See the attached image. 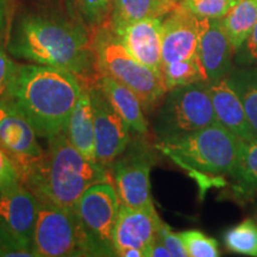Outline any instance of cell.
<instances>
[{
    "mask_svg": "<svg viewBox=\"0 0 257 257\" xmlns=\"http://www.w3.org/2000/svg\"><path fill=\"white\" fill-rule=\"evenodd\" d=\"M8 50L18 59L68 70L80 80H93L98 73L86 31L62 19L23 16L12 31Z\"/></svg>",
    "mask_w": 257,
    "mask_h": 257,
    "instance_id": "obj_1",
    "label": "cell"
},
{
    "mask_svg": "<svg viewBox=\"0 0 257 257\" xmlns=\"http://www.w3.org/2000/svg\"><path fill=\"white\" fill-rule=\"evenodd\" d=\"M82 89L80 79L68 70L23 64L17 67L9 99L30 121L37 136L49 140L66 130Z\"/></svg>",
    "mask_w": 257,
    "mask_h": 257,
    "instance_id": "obj_2",
    "label": "cell"
},
{
    "mask_svg": "<svg viewBox=\"0 0 257 257\" xmlns=\"http://www.w3.org/2000/svg\"><path fill=\"white\" fill-rule=\"evenodd\" d=\"M21 182L38 200L74 210L93 185L111 182L104 165L86 159L74 148L64 131L48 140V149L21 174Z\"/></svg>",
    "mask_w": 257,
    "mask_h": 257,
    "instance_id": "obj_3",
    "label": "cell"
},
{
    "mask_svg": "<svg viewBox=\"0 0 257 257\" xmlns=\"http://www.w3.org/2000/svg\"><path fill=\"white\" fill-rule=\"evenodd\" d=\"M92 47L98 75L110 76L134 91L144 110H152L168 93L162 74L135 59L111 25L96 29Z\"/></svg>",
    "mask_w": 257,
    "mask_h": 257,
    "instance_id": "obj_4",
    "label": "cell"
},
{
    "mask_svg": "<svg viewBox=\"0 0 257 257\" xmlns=\"http://www.w3.org/2000/svg\"><path fill=\"white\" fill-rule=\"evenodd\" d=\"M242 140L220 124L161 140L157 148L179 165L208 174L232 175Z\"/></svg>",
    "mask_w": 257,
    "mask_h": 257,
    "instance_id": "obj_5",
    "label": "cell"
},
{
    "mask_svg": "<svg viewBox=\"0 0 257 257\" xmlns=\"http://www.w3.org/2000/svg\"><path fill=\"white\" fill-rule=\"evenodd\" d=\"M219 124L207 82H197L168 91L155 120V131L161 140L180 136Z\"/></svg>",
    "mask_w": 257,
    "mask_h": 257,
    "instance_id": "obj_6",
    "label": "cell"
},
{
    "mask_svg": "<svg viewBox=\"0 0 257 257\" xmlns=\"http://www.w3.org/2000/svg\"><path fill=\"white\" fill-rule=\"evenodd\" d=\"M120 208L114 185H93L76 202L75 210L89 256H115L113 232Z\"/></svg>",
    "mask_w": 257,
    "mask_h": 257,
    "instance_id": "obj_7",
    "label": "cell"
},
{
    "mask_svg": "<svg viewBox=\"0 0 257 257\" xmlns=\"http://www.w3.org/2000/svg\"><path fill=\"white\" fill-rule=\"evenodd\" d=\"M37 257L89 256L75 210L41 202L34 231Z\"/></svg>",
    "mask_w": 257,
    "mask_h": 257,
    "instance_id": "obj_8",
    "label": "cell"
},
{
    "mask_svg": "<svg viewBox=\"0 0 257 257\" xmlns=\"http://www.w3.org/2000/svg\"><path fill=\"white\" fill-rule=\"evenodd\" d=\"M112 179L120 204L128 207H153L150 172L154 156L141 142L135 143L114 160Z\"/></svg>",
    "mask_w": 257,
    "mask_h": 257,
    "instance_id": "obj_9",
    "label": "cell"
},
{
    "mask_svg": "<svg viewBox=\"0 0 257 257\" xmlns=\"http://www.w3.org/2000/svg\"><path fill=\"white\" fill-rule=\"evenodd\" d=\"M87 87L94 113L96 161L104 166L111 165L128 147L131 127L95 81Z\"/></svg>",
    "mask_w": 257,
    "mask_h": 257,
    "instance_id": "obj_10",
    "label": "cell"
},
{
    "mask_svg": "<svg viewBox=\"0 0 257 257\" xmlns=\"http://www.w3.org/2000/svg\"><path fill=\"white\" fill-rule=\"evenodd\" d=\"M0 148L15 161L21 174L44 154L35 128L9 98L0 101Z\"/></svg>",
    "mask_w": 257,
    "mask_h": 257,
    "instance_id": "obj_11",
    "label": "cell"
},
{
    "mask_svg": "<svg viewBox=\"0 0 257 257\" xmlns=\"http://www.w3.org/2000/svg\"><path fill=\"white\" fill-rule=\"evenodd\" d=\"M162 220L153 207H128L120 204L113 232L115 256L126 250H138L149 256L153 244L159 237Z\"/></svg>",
    "mask_w": 257,
    "mask_h": 257,
    "instance_id": "obj_12",
    "label": "cell"
},
{
    "mask_svg": "<svg viewBox=\"0 0 257 257\" xmlns=\"http://www.w3.org/2000/svg\"><path fill=\"white\" fill-rule=\"evenodd\" d=\"M40 204L36 195L22 182L0 189V217L10 232L31 248Z\"/></svg>",
    "mask_w": 257,
    "mask_h": 257,
    "instance_id": "obj_13",
    "label": "cell"
},
{
    "mask_svg": "<svg viewBox=\"0 0 257 257\" xmlns=\"http://www.w3.org/2000/svg\"><path fill=\"white\" fill-rule=\"evenodd\" d=\"M201 19L176 5L162 23V62L169 63L195 56Z\"/></svg>",
    "mask_w": 257,
    "mask_h": 257,
    "instance_id": "obj_14",
    "label": "cell"
},
{
    "mask_svg": "<svg viewBox=\"0 0 257 257\" xmlns=\"http://www.w3.org/2000/svg\"><path fill=\"white\" fill-rule=\"evenodd\" d=\"M162 18L149 17L111 27L135 59L162 74Z\"/></svg>",
    "mask_w": 257,
    "mask_h": 257,
    "instance_id": "obj_15",
    "label": "cell"
},
{
    "mask_svg": "<svg viewBox=\"0 0 257 257\" xmlns=\"http://www.w3.org/2000/svg\"><path fill=\"white\" fill-rule=\"evenodd\" d=\"M201 19L197 55L208 82L229 76L233 69L234 51L221 19Z\"/></svg>",
    "mask_w": 257,
    "mask_h": 257,
    "instance_id": "obj_16",
    "label": "cell"
},
{
    "mask_svg": "<svg viewBox=\"0 0 257 257\" xmlns=\"http://www.w3.org/2000/svg\"><path fill=\"white\" fill-rule=\"evenodd\" d=\"M207 86L219 124L245 142L257 138L243 102L229 76L207 82Z\"/></svg>",
    "mask_w": 257,
    "mask_h": 257,
    "instance_id": "obj_17",
    "label": "cell"
},
{
    "mask_svg": "<svg viewBox=\"0 0 257 257\" xmlns=\"http://www.w3.org/2000/svg\"><path fill=\"white\" fill-rule=\"evenodd\" d=\"M64 133L74 148H76L86 159L98 162L95 153L94 113L88 87H83L69 115Z\"/></svg>",
    "mask_w": 257,
    "mask_h": 257,
    "instance_id": "obj_18",
    "label": "cell"
},
{
    "mask_svg": "<svg viewBox=\"0 0 257 257\" xmlns=\"http://www.w3.org/2000/svg\"><path fill=\"white\" fill-rule=\"evenodd\" d=\"M95 83L105 93L114 110L130 125L131 130L140 135L148 133V123L144 117L143 105L136 93L123 83L106 75L99 76L95 80Z\"/></svg>",
    "mask_w": 257,
    "mask_h": 257,
    "instance_id": "obj_19",
    "label": "cell"
},
{
    "mask_svg": "<svg viewBox=\"0 0 257 257\" xmlns=\"http://www.w3.org/2000/svg\"><path fill=\"white\" fill-rule=\"evenodd\" d=\"M176 5L175 0H113L111 27H119L143 18H162Z\"/></svg>",
    "mask_w": 257,
    "mask_h": 257,
    "instance_id": "obj_20",
    "label": "cell"
},
{
    "mask_svg": "<svg viewBox=\"0 0 257 257\" xmlns=\"http://www.w3.org/2000/svg\"><path fill=\"white\" fill-rule=\"evenodd\" d=\"M221 22L236 54L257 23V0H239Z\"/></svg>",
    "mask_w": 257,
    "mask_h": 257,
    "instance_id": "obj_21",
    "label": "cell"
},
{
    "mask_svg": "<svg viewBox=\"0 0 257 257\" xmlns=\"http://www.w3.org/2000/svg\"><path fill=\"white\" fill-rule=\"evenodd\" d=\"M229 78L243 102L250 125L257 135V66L233 68Z\"/></svg>",
    "mask_w": 257,
    "mask_h": 257,
    "instance_id": "obj_22",
    "label": "cell"
},
{
    "mask_svg": "<svg viewBox=\"0 0 257 257\" xmlns=\"http://www.w3.org/2000/svg\"><path fill=\"white\" fill-rule=\"evenodd\" d=\"M162 78L168 91L197 82H208L197 54L191 59L162 64Z\"/></svg>",
    "mask_w": 257,
    "mask_h": 257,
    "instance_id": "obj_23",
    "label": "cell"
},
{
    "mask_svg": "<svg viewBox=\"0 0 257 257\" xmlns=\"http://www.w3.org/2000/svg\"><path fill=\"white\" fill-rule=\"evenodd\" d=\"M225 248L243 256H257V223L246 218L224 233Z\"/></svg>",
    "mask_w": 257,
    "mask_h": 257,
    "instance_id": "obj_24",
    "label": "cell"
},
{
    "mask_svg": "<svg viewBox=\"0 0 257 257\" xmlns=\"http://www.w3.org/2000/svg\"><path fill=\"white\" fill-rule=\"evenodd\" d=\"M231 176L243 192L257 191V138L248 142L243 141L237 166Z\"/></svg>",
    "mask_w": 257,
    "mask_h": 257,
    "instance_id": "obj_25",
    "label": "cell"
},
{
    "mask_svg": "<svg viewBox=\"0 0 257 257\" xmlns=\"http://www.w3.org/2000/svg\"><path fill=\"white\" fill-rule=\"evenodd\" d=\"M239 0H180V5L198 18L221 19Z\"/></svg>",
    "mask_w": 257,
    "mask_h": 257,
    "instance_id": "obj_26",
    "label": "cell"
},
{
    "mask_svg": "<svg viewBox=\"0 0 257 257\" xmlns=\"http://www.w3.org/2000/svg\"><path fill=\"white\" fill-rule=\"evenodd\" d=\"M188 257H218L220 256L218 242L199 230H187L180 232Z\"/></svg>",
    "mask_w": 257,
    "mask_h": 257,
    "instance_id": "obj_27",
    "label": "cell"
},
{
    "mask_svg": "<svg viewBox=\"0 0 257 257\" xmlns=\"http://www.w3.org/2000/svg\"><path fill=\"white\" fill-rule=\"evenodd\" d=\"M0 256H36L34 248L25 245L10 232L0 217Z\"/></svg>",
    "mask_w": 257,
    "mask_h": 257,
    "instance_id": "obj_28",
    "label": "cell"
},
{
    "mask_svg": "<svg viewBox=\"0 0 257 257\" xmlns=\"http://www.w3.org/2000/svg\"><path fill=\"white\" fill-rule=\"evenodd\" d=\"M78 3L91 25H100L113 8V0H78Z\"/></svg>",
    "mask_w": 257,
    "mask_h": 257,
    "instance_id": "obj_29",
    "label": "cell"
},
{
    "mask_svg": "<svg viewBox=\"0 0 257 257\" xmlns=\"http://www.w3.org/2000/svg\"><path fill=\"white\" fill-rule=\"evenodd\" d=\"M17 67L4 48L0 46V101L9 98L10 87L17 72Z\"/></svg>",
    "mask_w": 257,
    "mask_h": 257,
    "instance_id": "obj_30",
    "label": "cell"
},
{
    "mask_svg": "<svg viewBox=\"0 0 257 257\" xmlns=\"http://www.w3.org/2000/svg\"><path fill=\"white\" fill-rule=\"evenodd\" d=\"M234 62L239 67L257 66V23L243 46L234 54Z\"/></svg>",
    "mask_w": 257,
    "mask_h": 257,
    "instance_id": "obj_31",
    "label": "cell"
},
{
    "mask_svg": "<svg viewBox=\"0 0 257 257\" xmlns=\"http://www.w3.org/2000/svg\"><path fill=\"white\" fill-rule=\"evenodd\" d=\"M159 238L162 240L166 248L169 250L172 257H188L187 250L185 248V244L182 242L179 233H175L166 223L161 224L159 231Z\"/></svg>",
    "mask_w": 257,
    "mask_h": 257,
    "instance_id": "obj_32",
    "label": "cell"
},
{
    "mask_svg": "<svg viewBox=\"0 0 257 257\" xmlns=\"http://www.w3.org/2000/svg\"><path fill=\"white\" fill-rule=\"evenodd\" d=\"M21 182V173L15 161L0 148V189Z\"/></svg>",
    "mask_w": 257,
    "mask_h": 257,
    "instance_id": "obj_33",
    "label": "cell"
},
{
    "mask_svg": "<svg viewBox=\"0 0 257 257\" xmlns=\"http://www.w3.org/2000/svg\"><path fill=\"white\" fill-rule=\"evenodd\" d=\"M148 257H172V255H170L169 250L166 248L165 244L162 243V240L157 237L156 242L153 244L152 249H150L149 251V256Z\"/></svg>",
    "mask_w": 257,
    "mask_h": 257,
    "instance_id": "obj_34",
    "label": "cell"
},
{
    "mask_svg": "<svg viewBox=\"0 0 257 257\" xmlns=\"http://www.w3.org/2000/svg\"><path fill=\"white\" fill-rule=\"evenodd\" d=\"M10 0H0V34L4 30L6 24V18H8Z\"/></svg>",
    "mask_w": 257,
    "mask_h": 257,
    "instance_id": "obj_35",
    "label": "cell"
},
{
    "mask_svg": "<svg viewBox=\"0 0 257 257\" xmlns=\"http://www.w3.org/2000/svg\"><path fill=\"white\" fill-rule=\"evenodd\" d=\"M256 223H257V210H256Z\"/></svg>",
    "mask_w": 257,
    "mask_h": 257,
    "instance_id": "obj_36",
    "label": "cell"
},
{
    "mask_svg": "<svg viewBox=\"0 0 257 257\" xmlns=\"http://www.w3.org/2000/svg\"><path fill=\"white\" fill-rule=\"evenodd\" d=\"M175 2H178V0H175Z\"/></svg>",
    "mask_w": 257,
    "mask_h": 257,
    "instance_id": "obj_37",
    "label": "cell"
}]
</instances>
